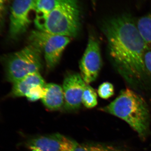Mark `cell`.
<instances>
[{
  "mask_svg": "<svg viewBox=\"0 0 151 151\" xmlns=\"http://www.w3.org/2000/svg\"><path fill=\"white\" fill-rule=\"evenodd\" d=\"M100 111L122 119L145 139L150 132V115L147 105L142 97L134 90L127 88Z\"/></svg>",
  "mask_w": 151,
  "mask_h": 151,
  "instance_id": "cell-2",
  "label": "cell"
},
{
  "mask_svg": "<svg viewBox=\"0 0 151 151\" xmlns=\"http://www.w3.org/2000/svg\"><path fill=\"white\" fill-rule=\"evenodd\" d=\"M7 0H0V24L2 21Z\"/></svg>",
  "mask_w": 151,
  "mask_h": 151,
  "instance_id": "cell-19",
  "label": "cell"
},
{
  "mask_svg": "<svg viewBox=\"0 0 151 151\" xmlns=\"http://www.w3.org/2000/svg\"><path fill=\"white\" fill-rule=\"evenodd\" d=\"M102 30L115 69L131 87L141 88L149 76L144 61L149 48L139 32L136 22L128 14L120 15L105 20Z\"/></svg>",
  "mask_w": 151,
  "mask_h": 151,
  "instance_id": "cell-1",
  "label": "cell"
},
{
  "mask_svg": "<svg viewBox=\"0 0 151 151\" xmlns=\"http://www.w3.org/2000/svg\"><path fill=\"white\" fill-rule=\"evenodd\" d=\"M86 84L78 73H70L65 76L63 86L64 97L63 107L65 110L73 111L79 109Z\"/></svg>",
  "mask_w": 151,
  "mask_h": 151,
  "instance_id": "cell-9",
  "label": "cell"
},
{
  "mask_svg": "<svg viewBox=\"0 0 151 151\" xmlns=\"http://www.w3.org/2000/svg\"><path fill=\"white\" fill-rule=\"evenodd\" d=\"M80 15L77 0H55L54 8L38 29L52 34L75 37L80 30Z\"/></svg>",
  "mask_w": 151,
  "mask_h": 151,
  "instance_id": "cell-3",
  "label": "cell"
},
{
  "mask_svg": "<svg viewBox=\"0 0 151 151\" xmlns=\"http://www.w3.org/2000/svg\"><path fill=\"white\" fill-rule=\"evenodd\" d=\"M97 93L102 99H109L112 97L115 93L114 86L110 82H103L98 87Z\"/></svg>",
  "mask_w": 151,
  "mask_h": 151,
  "instance_id": "cell-17",
  "label": "cell"
},
{
  "mask_svg": "<svg viewBox=\"0 0 151 151\" xmlns=\"http://www.w3.org/2000/svg\"><path fill=\"white\" fill-rule=\"evenodd\" d=\"M136 24L141 37L149 50H151V12L140 17Z\"/></svg>",
  "mask_w": 151,
  "mask_h": 151,
  "instance_id": "cell-14",
  "label": "cell"
},
{
  "mask_svg": "<svg viewBox=\"0 0 151 151\" xmlns=\"http://www.w3.org/2000/svg\"><path fill=\"white\" fill-rule=\"evenodd\" d=\"M36 85H45L44 80L39 72L30 74L13 83L10 95L12 97H25L29 89Z\"/></svg>",
  "mask_w": 151,
  "mask_h": 151,
  "instance_id": "cell-11",
  "label": "cell"
},
{
  "mask_svg": "<svg viewBox=\"0 0 151 151\" xmlns=\"http://www.w3.org/2000/svg\"><path fill=\"white\" fill-rule=\"evenodd\" d=\"M97 103V92L92 86L86 84L82 95V104L86 108H92L95 107Z\"/></svg>",
  "mask_w": 151,
  "mask_h": 151,
  "instance_id": "cell-15",
  "label": "cell"
},
{
  "mask_svg": "<svg viewBox=\"0 0 151 151\" xmlns=\"http://www.w3.org/2000/svg\"><path fill=\"white\" fill-rule=\"evenodd\" d=\"M145 66L149 76L151 77V50L146 51L144 58Z\"/></svg>",
  "mask_w": 151,
  "mask_h": 151,
  "instance_id": "cell-18",
  "label": "cell"
},
{
  "mask_svg": "<svg viewBox=\"0 0 151 151\" xmlns=\"http://www.w3.org/2000/svg\"><path fill=\"white\" fill-rule=\"evenodd\" d=\"M73 151H126L124 147L102 143L77 144Z\"/></svg>",
  "mask_w": 151,
  "mask_h": 151,
  "instance_id": "cell-13",
  "label": "cell"
},
{
  "mask_svg": "<svg viewBox=\"0 0 151 151\" xmlns=\"http://www.w3.org/2000/svg\"><path fill=\"white\" fill-rule=\"evenodd\" d=\"M42 54L39 47L30 43L6 57L4 65L8 81L14 83L30 74L39 72L42 66Z\"/></svg>",
  "mask_w": 151,
  "mask_h": 151,
  "instance_id": "cell-4",
  "label": "cell"
},
{
  "mask_svg": "<svg viewBox=\"0 0 151 151\" xmlns=\"http://www.w3.org/2000/svg\"><path fill=\"white\" fill-rule=\"evenodd\" d=\"M102 65L100 43L97 38L90 35L80 63L81 75L86 84L96 80Z\"/></svg>",
  "mask_w": 151,
  "mask_h": 151,
  "instance_id": "cell-7",
  "label": "cell"
},
{
  "mask_svg": "<svg viewBox=\"0 0 151 151\" xmlns=\"http://www.w3.org/2000/svg\"><path fill=\"white\" fill-rule=\"evenodd\" d=\"M93 1L94 2L95 1V0H93Z\"/></svg>",
  "mask_w": 151,
  "mask_h": 151,
  "instance_id": "cell-20",
  "label": "cell"
},
{
  "mask_svg": "<svg viewBox=\"0 0 151 151\" xmlns=\"http://www.w3.org/2000/svg\"><path fill=\"white\" fill-rule=\"evenodd\" d=\"M78 143L58 133L36 136L27 146L32 151H73Z\"/></svg>",
  "mask_w": 151,
  "mask_h": 151,
  "instance_id": "cell-8",
  "label": "cell"
},
{
  "mask_svg": "<svg viewBox=\"0 0 151 151\" xmlns=\"http://www.w3.org/2000/svg\"><path fill=\"white\" fill-rule=\"evenodd\" d=\"M55 0H37L35 23L39 28L54 8Z\"/></svg>",
  "mask_w": 151,
  "mask_h": 151,
  "instance_id": "cell-12",
  "label": "cell"
},
{
  "mask_svg": "<svg viewBox=\"0 0 151 151\" xmlns=\"http://www.w3.org/2000/svg\"><path fill=\"white\" fill-rule=\"evenodd\" d=\"M37 0H14L11 8L9 35L17 39L29 27L33 13L35 15Z\"/></svg>",
  "mask_w": 151,
  "mask_h": 151,
  "instance_id": "cell-6",
  "label": "cell"
},
{
  "mask_svg": "<svg viewBox=\"0 0 151 151\" xmlns=\"http://www.w3.org/2000/svg\"><path fill=\"white\" fill-rule=\"evenodd\" d=\"M45 86L36 85L32 86L29 90L25 97L29 101L32 102L42 99L45 93Z\"/></svg>",
  "mask_w": 151,
  "mask_h": 151,
  "instance_id": "cell-16",
  "label": "cell"
},
{
  "mask_svg": "<svg viewBox=\"0 0 151 151\" xmlns=\"http://www.w3.org/2000/svg\"><path fill=\"white\" fill-rule=\"evenodd\" d=\"M30 43L40 48L44 54L47 66L54 68L59 62L63 52L70 42V37L56 35L40 30L33 31L29 37Z\"/></svg>",
  "mask_w": 151,
  "mask_h": 151,
  "instance_id": "cell-5",
  "label": "cell"
},
{
  "mask_svg": "<svg viewBox=\"0 0 151 151\" xmlns=\"http://www.w3.org/2000/svg\"><path fill=\"white\" fill-rule=\"evenodd\" d=\"M45 93L42 99V103L46 108L51 111H57L63 107L64 93L61 86L50 83L45 85Z\"/></svg>",
  "mask_w": 151,
  "mask_h": 151,
  "instance_id": "cell-10",
  "label": "cell"
}]
</instances>
